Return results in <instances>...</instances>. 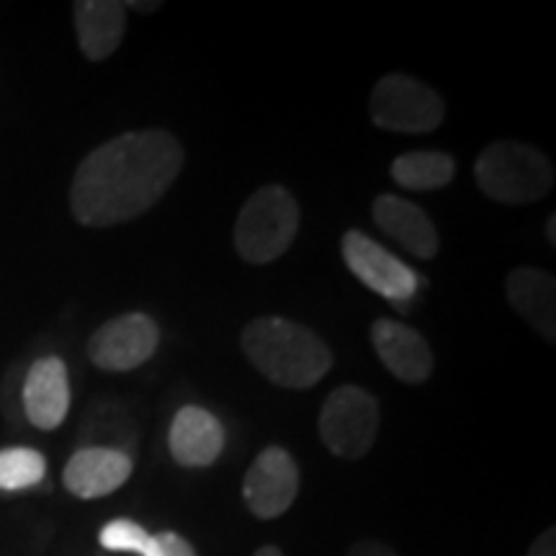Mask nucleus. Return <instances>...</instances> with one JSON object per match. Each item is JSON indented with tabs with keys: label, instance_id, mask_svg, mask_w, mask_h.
Wrapping results in <instances>:
<instances>
[{
	"label": "nucleus",
	"instance_id": "nucleus-21",
	"mask_svg": "<svg viewBox=\"0 0 556 556\" xmlns=\"http://www.w3.org/2000/svg\"><path fill=\"white\" fill-rule=\"evenodd\" d=\"M528 556H556V531L554 528H548V531H544L536 541H533V546L528 548Z\"/></svg>",
	"mask_w": 556,
	"mask_h": 556
},
{
	"label": "nucleus",
	"instance_id": "nucleus-2",
	"mask_svg": "<svg viewBox=\"0 0 556 556\" xmlns=\"http://www.w3.org/2000/svg\"><path fill=\"white\" fill-rule=\"evenodd\" d=\"M242 351L263 377L287 389L315 387L332 366L325 340L287 317L253 319L242 330Z\"/></svg>",
	"mask_w": 556,
	"mask_h": 556
},
{
	"label": "nucleus",
	"instance_id": "nucleus-8",
	"mask_svg": "<svg viewBox=\"0 0 556 556\" xmlns=\"http://www.w3.org/2000/svg\"><path fill=\"white\" fill-rule=\"evenodd\" d=\"M160 343L157 323L142 312L109 319L93 332L88 356L103 371H131L155 356Z\"/></svg>",
	"mask_w": 556,
	"mask_h": 556
},
{
	"label": "nucleus",
	"instance_id": "nucleus-20",
	"mask_svg": "<svg viewBox=\"0 0 556 556\" xmlns=\"http://www.w3.org/2000/svg\"><path fill=\"white\" fill-rule=\"evenodd\" d=\"M144 556H197V552H193V546L184 536L173 531H163L150 539L148 554Z\"/></svg>",
	"mask_w": 556,
	"mask_h": 556
},
{
	"label": "nucleus",
	"instance_id": "nucleus-16",
	"mask_svg": "<svg viewBox=\"0 0 556 556\" xmlns=\"http://www.w3.org/2000/svg\"><path fill=\"white\" fill-rule=\"evenodd\" d=\"M507 302L546 340L556 338V281L552 274L526 266L510 270Z\"/></svg>",
	"mask_w": 556,
	"mask_h": 556
},
{
	"label": "nucleus",
	"instance_id": "nucleus-14",
	"mask_svg": "<svg viewBox=\"0 0 556 556\" xmlns=\"http://www.w3.org/2000/svg\"><path fill=\"white\" fill-rule=\"evenodd\" d=\"M374 222H377L381 232L397 240L415 258H435L438 248H441L438 229L428 214L417 204H413V201L394 197V193H381L374 201Z\"/></svg>",
	"mask_w": 556,
	"mask_h": 556
},
{
	"label": "nucleus",
	"instance_id": "nucleus-6",
	"mask_svg": "<svg viewBox=\"0 0 556 556\" xmlns=\"http://www.w3.org/2000/svg\"><path fill=\"white\" fill-rule=\"evenodd\" d=\"M379 433V402L366 389L345 384L325 400L319 435L340 458H361L371 451Z\"/></svg>",
	"mask_w": 556,
	"mask_h": 556
},
{
	"label": "nucleus",
	"instance_id": "nucleus-24",
	"mask_svg": "<svg viewBox=\"0 0 556 556\" xmlns=\"http://www.w3.org/2000/svg\"><path fill=\"white\" fill-rule=\"evenodd\" d=\"M548 242L556 245V217L548 219Z\"/></svg>",
	"mask_w": 556,
	"mask_h": 556
},
{
	"label": "nucleus",
	"instance_id": "nucleus-13",
	"mask_svg": "<svg viewBox=\"0 0 556 556\" xmlns=\"http://www.w3.org/2000/svg\"><path fill=\"white\" fill-rule=\"evenodd\" d=\"M168 446L180 467H208L225 448V428L208 409L186 405L173 417Z\"/></svg>",
	"mask_w": 556,
	"mask_h": 556
},
{
	"label": "nucleus",
	"instance_id": "nucleus-10",
	"mask_svg": "<svg viewBox=\"0 0 556 556\" xmlns=\"http://www.w3.org/2000/svg\"><path fill=\"white\" fill-rule=\"evenodd\" d=\"M131 456L122 448L88 446L75 451L65 467V486L80 500L106 497L131 477Z\"/></svg>",
	"mask_w": 556,
	"mask_h": 556
},
{
	"label": "nucleus",
	"instance_id": "nucleus-9",
	"mask_svg": "<svg viewBox=\"0 0 556 556\" xmlns=\"http://www.w3.org/2000/svg\"><path fill=\"white\" fill-rule=\"evenodd\" d=\"M242 495L253 516L263 520L283 516L299 495V469L289 451L270 446L258 454L245 475Z\"/></svg>",
	"mask_w": 556,
	"mask_h": 556
},
{
	"label": "nucleus",
	"instance_id": "nucleus-18",
	"mask_svg": "<svg viewBox=\"0 0 556 556\" xmlns=\"http://www.w3.org/2000/svg\"><path fill=\"white\" fill-rule=\"evenodd\" d=\"M47 475V462L34 448L0 451V490L16 492L39 484Z\"/></svg>",
	"mask_w": 556,
	"mask_h": 556
},
{
	"label": "nucleus",
	"instance_id": "nucleus-17",
	"mask_svg": "<svg viewBox=\"0 0 556 556\" xmlns=\"http://www.w3.org/2000/svg\"><path fill=\"white\" fill-rule=\"evenodd\" d=\"M456 176L454 157L438 150H417L400 155L392 163L394 184L407 191H435Z\"/></svg>",
	"mask_w": 556,
	"mask_h": 556
},
{
	"label": "nucleus",
	"instance_id": "nucleus-11",
	"mask_svg": "<svg viewBox=\"0 0 556 556\" xmlns=\"http://www.w3.org/2000/svg\"><path fill=\"white\" fill-rule=\"evenodd\" d=\"M371 343L389 371L407 384H422L433 371V353L420 332L397 319H377Z\"/></svg>",
	"mask_w": 556,
	"mask_h": 556
},
{
	"label": "nucleus",
	"instance_id": "nucleus-22",
	"mask_svg": "<svg viewBox=\"0 0 556 556\" xmlns=\"http://www.w3.org/2000/svg\"><path fill=\"white\" fill-rule=\"evenodd\" d=\"M348 556H397V554H394L387 544H381V541H358V544H353L351 554Z\"/></svg>",
	"mask_w": 556,
	"mask_h": 556
},
{
	"label": "nucleus",
	"instance_id": "nucleus-3",
	"mask_svg": "<svg viewBox=\"0 0 556 556\" xmlns=\"http://www.w3.org/2000/svg\"><path fill=\"white\" fill-rule=\"evenodd\" d=\"M477 186L503 204H531L554 186V165L544 152L523 142H492L475 163Z\"/></svg>",
	"mask_w": 556,
	"mask_h": 556
},
{
	"label": "nucleus",
	"instance_id": "nucleus-1",
	"mask_svg": "<svg viewBox=\"0 0 556 556\" xmlns=\"http://www.w3.org/2000/svg\"><path fill=\"white\" fill-rule=\"evenodd\" d=\"M184 168V148L170 131H124L83 157L70 208L86 227L122 225L165 197Z\"/></svg>",
	"mask_w": 556,
	"mask_h": 556
},
{
	"label": "nucleus",
	"instance_id": "nucleus-5",
	"mask_svg": "<svg viewBox=\"0 0 556 556\" xmlns=\"http://www.w3.org/2000/svg\"><path fill=\"white\" fill-rule=\"evenodd\" d=\"M446 103L426 83L392 73L377 83L371 93V122L379 129L422 135L441 127Z\"/></svg>",
	"mask_w": 556,
	"mask_h": 556
},
{
	"label": "nucleus",
	"instance_id": "nucleus-15",
	"mask_svg": "<svg viewBox=\"0 0 556 556\" xmlns=\"http://www.w3.org/2000/svg\"><path fill=\"white\" fill-rule=\"evenodd\" d=\"M75 29L90 62L106 60L119 50L127 31V5L116 0H80L75 3Z\"/></svg>",
	"mask_w": 556,
	"mask_h": 556
},
{
	"label": "nucleus",
	"instance_id": "nucleus-7",
	"mask_svg": "<svg viewBox=\"0 0 556 556\" xmlns=\"http://www.w3.org/2000/svg\"><path fill=\"white\" fill-rule=\"evenodd\" d=\"M343 258L361 283H366L368 289L377 291L379 296H384L400 309H405L420 289V276L413 268L394 258L387 248H381L379 242H374L358 229L345 232Z\"/></svg>",
	"mask_w": 556,
	"mask_h": 556
},
{
	"label": "nucleus",
	"instance_id": "nucleus-12",
	"mask_svg": "<svg viewBox=\"0 0 556 556\" xmlns=\"http://www.w3.org/2000/svg\"><path fill=\"white\" fill-rule=\"evenodd\" d=\"M70 409V377L65 361L47 356L34 361L24 381V413L39 430H54Z\"/></svg>",
	"mask_w": 556,
	"mask_h": 556
},
{
	"label": "nucleus",
	"instance_id": "nucleus-4",
	"mask_svg": "<svg viewBox=\"0 0 556 556\" xmlns=\"http://www.w3.org/2000/svg\"><path fill=\"white\" fill-rule=\"evenodd\" d=\"M299 229V204L281 186L255 191L235 225V248L248 263L263 266L281 258Z\"/></svg>",
	"mask_w": 556,
	"mask_h": 556
},
{
	"label": "nucleus",
	"instance_id": "nucleus-19",
	"mask_svg": "<svg viewBox=\"0 0 556 556\" xmlns=\"http://www.w3.org/2000/svg\"><path fill=\"white\" fill-rule=\"evenodd\" d=\"M152 533H148V528H142L135 520L119 518V520H111L101 528L99 541L106 552H122V554H137L144 556L148 554Z\"/></svg>",
	"mask_w": 556,
	"mask_h": 556
},
{
	"label": "nucleus",
	"instance_id": "nucleus-23",
	"mask_svg": "<svg viewBox=\"0 0 556 556\" xmlns=\"http://www.w3.org/2000/svg\"><path fill=\"white\" fill-rule=\"evenodd\" d=\"M253 556H283V554H281V548H276V546H263Z\"/></svg>",
	"mask_w": 556,
	"mask_h": 556
}]
</instances>
